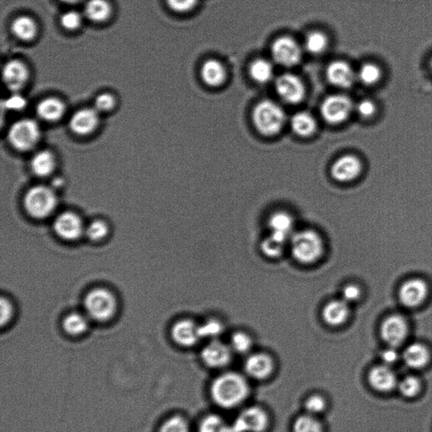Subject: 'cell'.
Wrapping results in <instances>:
<instances>
[{"instance_id":"1","label":"cell","mask_w":432,"mask_h":432,"mask_svg":"<svg viewBox=\"0 0 432 432\" xmlns=\"http://www.w3.org/2000/svg\"><path fill=\"white\" fill-rule=\"evenodd\" d=\"M210 393L216 405L223 409H234L248 398L250 387L243 375L228 372L215 378L211 383Z\"/></svg>"},{"instance_id":"2","label":"cell","mask_w":432,"mask_h":432,"mask_svg":"<svg viewBox=\"0 0 432 432\" xmlns=\"http://www.w3.org/2000/svg\"><path fill=\"white\" fill-rule=\"evenodd\" d=\"M293 257L301 264L317 262L323 256L324 245L321 236L313 230L295 232L291 238Z\"/></svg>"},{"instance_id":"3","label":"cell","mask_w":432,"mask_h":432,"mask_svg":"<svg viewBox=\"0 0 432 432\" xmlns=\"http://www.w3.org/2000/svg\"><path fill=\"white\" fill-rule=\"evenodd\" d=\"M252 120L259 133L272 136L282 129L287 115L279 104L273 101L264 100L254 108Z\"/></svg>"},{"instance_id":"4","label":"cell","mask_w":432,"mask_h":432,"mask_svg":"<svg viewBox=\"0 0 432 432\" xmlns=\"http://www.w3.org/2000/svg\"><path fill=\"white\" fill-rule=\"evenodd\" d=\"M58 206V198L54 189L43 185L31 187L24 198V206L32 218L42 219L50 217Z\"/></svg>"},{"instance_id":"5","label":"cell","mask_w":432,"mask_h":432,"mask_svg":"<svg viewBox=\"0 0 432 432\" xmlns=\"http://www.w3.org/2000/svg\"><path fill=\"white\" fill-rule=\"evenodd\" d=\"M84 305L89 319L107 322L115 315L117 303L111 291L104 288H96L85 296Z\"/></svg>"},{"instance_id":"6","label":"cell","mask_w":432,"mask_h":432,"mask_svg":"<svg viewBox=\"0 0 432 432\" xmlns=\"http://www.w3.org/2000/svg\"><path fill=\"white\" fill-rule=\"evenodd\" d=\"M8 138L15 149L28 152L34 149L40 141V126L31 118H23L11 125Z\"/></svg>"},{"instance_id":"7","label":"cell","mask_w":432,"mask_h":432,"mask_svg":"<svg viewBox=\"0 0 432 432\" xmlns=\"http://www.w3.org/2000/svg\"><path fill=\"white\" fill-rule=\"evenodd\" d=\"M268 425L270 418L266 411L259 406H251L239 414L232 432H264Z\"/></svg>"},{"instance_id":"8","label":"cell","mask_w":432,"mask_h":432,"mask_svg":"<svg viewBox=\"0 0 432 432\" xmlns=\"http://www.w3.org/2000/svg\"><path fill=\"white\" fill-rule=\"evenodd\" d=\"M352 109L353 103L348 96L333 95L324 101L321 106V114L328 123L340 124L347 120Z\"/></svg>"},{"instance_id":"9","label":"cell","mask_w":432,"mask_h":432,"mask_svg":"<svg viewBox=\"0 0 432 432\" xmlns=\"http://www.w3.org/2000/svg\"><path fill=\"white\" fill-rule=\"evenodd\" d=\"M368 382L374 392L387 394L397 389L399 379L392 366L381 363L369 370Z\"/></svg>"},{"instance_id":"10","label":"cell","mask_w":432,"mask_h":432,"mask_svg":"<svg viewBox=\"0 0 432 432\" xmlns=\"http://www.w3.org/2000/svg\"><path fill=\"white\" fill-rule=\"evenodd\" d=\"M273 59L277 64L285 67L295 66L303 56L299 44L289 36H281L272 45Z\"/></svg>"},{"instance_id":"11","label":"cell","mask_w":432,"mask_h":432,"mask_svg":"<svg viewBox=\"0 0 432 432\" xmlns=\"http://www.w3.org/2000/svg\"><path fill=\"white\" fill-rule=\"evenodd\" d=\"M54 229L60 238L74 242L85 235V226L82 219L74 212L66 211L57 216Z\"/></svg>"},{"instance_id":"12","label":"cell","mask_w":432,"mask_h":432,"mask_svg":"<svg viewBox=\"0 0 432 432\" xmlns=\"http://www.w3.org/2000/svg\"><path fill=\"white\" fill-rule=\"evenodd\" d=\"M232 350L230 345L214 340L206 345L201 352L203 364L212 369H222L230 364Z\"/></svg>"},{"instance_id":"13","label":"cell","mask_w":432,"mask_h":432,"mask_svg":"<svg viewBox=\"0 0 432 432\" xmlns=\"http://www.w3.org/2000/svg\"><path fill=\"white\" fill-rule=\"evenodd\" d=\"M409 329L406 321L401 316H391L383 322L380 334L385 344L391 347L398 348L405 343Z\"/></svg>"},{"instance_id":"14","label":"cell","mask_w":432,"mask_h":432,"mask_svg":"<svg viewBox=\"0 0 432 432\" xmlns=\"http://www.w3.org/2000/svg\"><path fill=\"white\" fill-rule=\"evenodd\" d=\"M275 88L281 99L288 103H299L305 96L304 84L295 75L284 74L279 76L276 80Z\"/></svg>"},{"instance_id":"15","label":"cell","mask_w":432,"mask_h":432,"mask_svg":"<svg viewBox=\"0 0 432 432\" xmlns=\"http://www.w3.org/2000/svg\"><path fill=\"white\" fill-rule=\"evenodd\" d=\"M275 363L271 357L264 353L250 354L244 363L247 376L255 380H264L274 372Z\"/></svg>"},{"instance_id":"16","label":"cell","mask_w":432,"mask_h":432,"mask_svg":"<svg viewBox=\"0 0 432 432\" xmlns=\"http://www.w3.org/2000/svg\"><path fill=\"white\" fill-rule=\"evenodd\" d=\"M361 170L362 165L360 159L352 154H346L333 162L331 175L338 182H347L358 178Z\"/></svg>"},{"instance_id":"17","label":"cell","mask_w":432,"mask_h":432,"mask_svg":"<svg viewBox=\"0 0 432 432\" xmlns=\"http://www.w3.org/2000/svg\"><path fill=\"white\" fill-rule=\"evenodd\" d=\"M402 361L407 368L411 370H426L431 361V350L426 345L415 342L407 345L403 350Z\"/></svg>"},{"instance_id":"18","label":"cell","mask_w":432,"mask_h":432,"mask_svg":"<svg viewBox=\"0 0 432 432\" xmlns=\"http://www.w3.org/2000/svg\"><path fill=\"white\" fill-rule=\"evenodd\" d=\"M28 78H29V71L22 61L10 60L3 69V82L12 92H18L25 87Z\"/></svg>"},{"instance_id":"19","label":"cell","mask_w":432,"mask_h":432,"mask_svg":"<svg viewBox=\"0 0 432 432\" xmlns=\"http://www.w3.org/2000/svg\"><path fill=\"white\" fill-rule=\"evenodd\" d=\"M99 112L95 108L79 110L69 120V128L79 136H87L97 128L99 124Z\"/></svg>"},{"instance_id":"20","label":"cell","mask_w":432,"mask_h":432,"mask_svg":"<svg viewBox=\"0 0 432 432\" xmlns=\"http://www.w3.org/2000/svg\"><path fill=\"white\" fill-rule=\"evenodd\" d=\"M329 82L340 88L352 87L357 76L353 69L344 61H334L326 71Z\"/></svg>"},{"instance_id":"21","label":"cell","mask_w":432,"mask_h":432,"mask_svg":"<svg viewBox=\"0 0 432 432\" xmlns=\"http://www.w3.org/2000/svg\"><path fill=\"white\" fill-rule=\"evenodd\" d=\"M427 296V285L422 280L407 281L399 291L401 303L408 308H415L421 305Z\"/></svg>"},{"instance_id":"22","label":"cell","mask_w":432,"mask_h":432,"mask_svg":"<svg viewBox=\"0 0 432 432\" xmlns=\"http://www.w3.org/2000/svg\"><path fill=\"white\" fill-rule=\"evenodd\" d=\"M172 337L178 345L183 347H191L201 339L199 336V325L189 319L177 322L172 329Z\"/></svg>"},{"instance_id":"23","label":"cell","mask_w":432,"mask_h":432,"mask_svg":"<svg viewBox=\"0 0 432 432\" xmlns=\"http://www.w3.org/2000/svg\"><path fill=\"white\" fill-rule=\"evenodd\" d=\"M294 219L287 212L279 211L273 214L268 219V228L271 234L276 238L288 241L294 234Z\"/></svg>"},{"instance_id":"24","label":"cell","mask_w":432,"mask_h":432,"mask_svg":"<svg viewBox=\"0 0 432 432\" xmlns=\"http://www.w3.org/2000/svg\"><path fill=\"white\" fill-rule=\"evenodd\" d=\"M350 315L349 303L343 299L333 300L325 305L323 317L325 323L337 327L345 323Z\"/></svg>"},{"instance_id":"25","label":"cell","mask_w":432,"mask_h":432,"mask_svg":"<svg viewBox=\"0 0 432 432\" xmlns=\"http://www.w3.org/2000/svg\"><path fill=\"white\" fill-rule=\"evenodd\" d=\"M65 113V105L56 97L44 99L36 107V114L44 121L55 122L60 120Z\"/></svg>"},{"instance_id":"26","label":"cell","mask_w":432,"mask_h":432,"mask_svg":"<svg viewBox=\"0 0 432 432\" xmlns=\"http://www.w3.org/2000/svg\"><path fill=\"white\" fill-rule=\"evenodd\" d=\"M56 167V159L50 150H41L36 153L31 161L32 173L40 178L50 176Z\"/></svg>"},{"instance_id":"27","label":"cell","mask_w":432,"mask_h":432,"mask_svg":"<svg viewBox=\"0 0 432 432\" xmlns=\"http://www.w3.org/2000/svg\"><path fill=\"white\" fill-rule=\"evenodd\" d=\"M201 76L205 83L210 87H219L226 80V69L219 61L209 59L203 64Z\"/></svg>"},{"instance_id":"28","label":"cell","mask_w":432,"mask_h":432,"mask_svg":"<svg viewBox=\"0 0 432 432\" xmlns=\"http://www.w3.org/2000/svg\"><path fill=\"white\" fill-rule=\"evenodd\" d=\"M424 388L422 379L417 375H406L398 382L397 389L399 395L403 398L411 401L417 398L422 394Z\"/></svg>"},{"instance_id":"29","label":"cell","mask_w":432,"mask_h":432,"mask_svg":"<svg viewBox=\"0 0 432 432\" xmlns=\"http://www.w3.org/2000/svg\"><path fill=\"white\" fill-rule=\"evenodd\" d=\"M85 17L93 22H103L112 13V7L107 0H88L85 3Z\"/></svg>"},{"instance_id":"30","label":"cell","mask_w":432,"mask_h":432,"mask_svg":"<svg viewBox=\"0 0 432 432\" xmlns=\"http://www.w3.org/2000/svg\"><path fill=\"white\" fill-rule=\"evenodd\" d=\"M13 34L20 40L30 41L34 39L38 32V26L34 19L29 16H19L11 25Z\"/></svg>"},{"instance_id":"31","label":"cell","mask_w":432,"mask_h":432,"mask_svg":"<svg viewBox=\"0 0 432 432\" xmlns=\"http://www.w3.org/2000/svg\"><path fill=\"white\" fill-rule=\"evenodd\" d=\"M89 317L79 312L69 313L64 317L63 328L65 332L71 336H80L87 331Z\"/></svg>"},{"instance_id":"32","label":"cell","mask_w":432,"mask_h":432,"mask_svg":"<svg viewBox=\"0 0 432 432\" xmlns=\"http://www.w3.org/2000/svg\"><path fill=\"white\" fill-rule=\"evenodd\" d=\"M317 127L316 121L311 114L300 112L291 118L293 131L301 137H308L315 133Z\"/></svg>"},{"instance_id":"33","label":"cell","mask_w":432,"mask_h":432,"mask_svg":"<svg viewBox=\"0 0 432 432\" xmlns=\"http://www.w3.org/2000/svg\"><path fill=\"white\" fill-rule=\"evenodd\" d=\"M250 75L256 82L264 84L270 82L274 77V68L266 59H256L250 67Z\"/></svg>"},{"instance_id":"34","label":"cell","mask_w":432,"mask_h":432,"mask_svg":"<svg viewBox=\"0 0 432 432\" xmlns=\"http://www.w3.org/2000/svg\"><path fill=\"white\" fill-rule=\"evenodd\" d=\"M293 432H324V429L317 417L305 413L295 419Z\"/></svg>"},{"instance_id":"35","label":"cell","mask_w":432,"mask_h":432,"mask_svg":"<svg viewBox=\"0 0 432 432\" xmlns=\"http://www.w3.org/2000/svg\"><path fill=\"white\" fill-rule=\"evenodd\" d=\"M287 243V241L271 234L263 240L262 243H261V250L268 258H279L283 254Z\"/></svg>"},{"instance_id":"36","label":"cell","mask_w":432,"mask_h":432,"mask_svg":"<svg viewBox=\"0 0 432 432\" xmlns=\"http://www.w3.org/2000/svg\"><path fill=\"white\" fill-rule=\"evenodd\" d=\"M357 79L366 85H373L380 80L382 71L377 65L368 63L362 65L357 73Z\"/></svg>"},{"instance_id":"37","label":"cell","mask_w":432,"mask_h":432,"mask_svg":"<svg viewBox=\"0 0 432 432\" xmlns=\"http://www.w3.org/2000/svg\"><path fill=\"white\" fill-rule=\"evenodd\" d=\"M328 46V39L320 31H313L305 38V48L310 54L319 55L326 50Z\"/></svg>"},{"instance_id":"38","label":"cell","mask_w":432,"mask_h":432,"mask_svg":"<svg viewBox=\"0 0 432 432\" xmlns=\"http://www.w3.org/2000/svg\"><path fill=\"white\" fill-rule=\"evenodd\" d=\"M109 233L108 223L103 219H95L85 226V235L92 242H101Z\"/></svg>"},{"instance_id":"39","label":"cell","mask_w":432,"mask_h":432,"mask_svg":"<svg viewBox=\"0 0 432 432\" xmlns=\"http://www.w3.org/2000/svg\"><path fill=\"white\" fill-rule=\"evenodd\" d=\"M224 330L221 322L216 319H210L199 326V336L201 339L214 340L221 336Z\"/></svg>"},{"instance_id":"40","label":"cell","mask_w":432,"mask_h":432,"mask_svg":"<svg viewBox=\"0 0 432 432\" xmlns=\"http://www.w3.org/2000/svg\"><path fill=\"white\" fill-rule=\"evenodd\" d=\"M252 340L250 336L244 332H236L231 338L230 347L232 352L246 354L252 349Z\"/></svg>"},{"instance_id":"41","label":"cell","mask_w":432,"mask_h":432,"mask_svg":"<svg viewBox=\"0 0 432 432\" xmlns=\"http://www.w3.org/2000/svg\"><path fill=\"white\" fill-rule=\"evenodd\" d=\"M223 419L219 415H210L203 418L199 425V432H226Z\"/></svg>"},{"instance_id":"42","label":"cell","mask_w":432,"mask_h":432,"mask_svg":"<svg viewBox=\"0 0 432 432\" xmlns=\"http://www.w3.org/2000/svg\"><path fill=\"white\" fill-rule=\"evenodd\" d=\"M159 432H190L189 424L181 415H174L162 424Z\"/></svg>"},{"instance_id":"43","label":"cell","mask_w":432,"mask_h":432,"mask_svg":"<svg viewBox=\"0 0 432 432\" xmlns=\"http://www.w3.org/2000/svg\"><path fill=\"white\" fill-rule=\"evenodd\" d=\"M304 408L305 413L317 417V415L324 412L326 408H327V401L320 394H312L311 396L305 399Z\"/></svg>"},{"instance_id":"44","label":"cell","mask_w":432,"mask_h":432,"mask_svg":"<svg viewBox=\"0 0 432 432\" xmlns=\"http://www.w3.org/2000/svg\"><path fill=\"white\" fill-rule=\"evenodd\" d=\"M61 24L65 28V29L73 31L76 30L81 25L82 22V16L75 10H69L65 12L62 16H61Z\"/></svg>"},{"instance_id":"45","label":"cell","mask_w":432,"mask_h":432,"mask_svg":"<svg viewBox=\"0 0 432 432\" xmlns=\"http://www.w3.org/2000/svg\"><path fill=\"white\" fill-rule=\"evenodd\" d=\"M379 358L382 364L389 366H393L398 363L399 360L402 359V354L399 353L398 348L391 347L382 350L379 354Z\"/></svg>"},{"instance_id":"46","label":"cell","mask_w":432,"mask_h":432,"mask_svg":"<svg viewBox=\"0 0 432 432\" xmlns=\"http://www.w3.org/2000/svg\"><path fill=\"white\" fill-rule=\"evenodd\" d=\"M114 106H115V99L109 93L101 94L96 97L95 103H94V108L99 113L108 112L113 108Z\"/></svg>"},{"instance_id":"47","label":"cell","mask_w":432,"mask_h":432,"mask_svg":"<svg viewBox=\"0 0 432 432\" xmlns=\"http://www.w3.org/2000/svg\"><path fill=\"white\" fill-rule=\"evenodd\" d=\"M166 3L174 11L187 12L197 6L198 0H166Z\"/></svg>"},{"instance_id":"48","label":"cell","mask_w":432,"mask_h":432,"mask_svg":"<svg viewBox=\"0 0 432 432\" xmlns=\"http://www.w3.org/2000/svg\"><path fill=\"white\" fill-rule=\"evenodd\" d=\"M357 113L360 114L361 117L368 118L373 117L376 113L377 107L376 104L373 101L365 99L362 100L357 106Z\"/></svg>"},{"instance_id":"49","label":"cell","mask_w":432,"mask_h":432,"mask_svg":"<svg viewBox=\"0 0 432 432\" xmlns=\"http://www.w3.org/2000/svg\"><path fill=\"white\" fill-rule=\"evenodd\" d=\"M361 296L360 288L354 285H348L343 289L342 291V299L347 303H354Z\"/></svg>"},{"instance_id":"50","label":"cell","mask_w":432,"mask_h":432,"mask_svg":"<svg viewBox=\"0 0 432 432\" xmlns=\"http://www.w3.org/2000/svg\"><path fill=\"white\" fill-rule=\"evenodd\" d=\"M13 316V307L8 299H1V324L2 326L9 323Z\"/></svg>"},{"instance_id":"51","label":"cell","mask_w":432,"mask_h":432,"mask_svg":"<svg viewBox=\"0 0 432 432\" xmlns=\"http://www.w3.org/2000/svg\"><path fill=\"white\" fill-rule=\"evenodd\" d=\"M6 108L10 110H22L26 107L27 101L23 96L15 94L6 101Z\"/></svg>"},{"instance_id":"52","label":"cell","mask_w":432,"mask_h":432,"mask_svg":"<svg viewBox=\"0 0 432 432\" xmlns=\"http://www.w3.org/2000/svg\"><path fill=\"white\" fill-rule=\"evenodd\" d=\"M60 1L65 3H71V5H72V3H76L80 2V0H60Z\"/></svg>"},{"instance_id":"53","label":"cell","mask_w":432,"mask_h":432,"mask_svg":"<svg viewBox=\"0 0 432 432\" xmlns=\"http://www.w3.org/2000/svg\"><path fill=\"white\" fill-rule=\"evenodd\" d=\"M430 68H431V71L432 72V59H431V62H430Z\"/></svg>"}]
</instances>
